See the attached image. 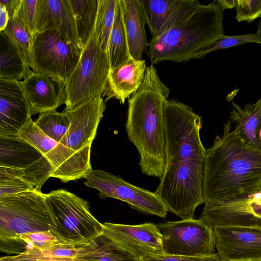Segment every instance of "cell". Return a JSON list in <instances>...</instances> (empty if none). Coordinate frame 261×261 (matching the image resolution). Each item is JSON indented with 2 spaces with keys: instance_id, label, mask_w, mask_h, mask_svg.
<instances>
[{
  "instance_id": "obj_26",
  "label": "cell",
  "mask_w": 261,
  "mask_h": 261,
  "mask_svg": "<svg viewBox=\"0 0 261 261\" xmlns=\"http://www.w3.org/2000/svg\"><path fill=\"white\" fill-rule=\"evenodd\" d=\"M108 55L110 69L117 67L131 57L121 0L117 1L114 21L109 40Z\"/></svg>"
},
{
  "instance_id": "obj_4",
  "label": "cell",
  "mask_w": 261,
  "mask_h": 261,
  "mask_svg": "<svg viewBox=\"0 0 261 261\" xmlns=\"http://www.w3.org/2000/svg\"><path fill=\"white\" fill-rule=\"evenodd\" d=\"M223 11L217 1L200 4L178 24L152 38L147 51L151 65L200 59L202 53L224 35Z\"/></svg>"
},
{
  "instance_id": "obj_19",
  "label": "cell",
  "mask_w": 261,
  "mask_h": 261,
  "mask_svg": "<svg viewBox=\"0 0 261 261\" xmlns=\"http://www.w3.org/2000/svg\"><path fill=\"white\" fill-rule=\"evenodd\" d=\"M36 33L54 30L83 50L69 0H38Z\"/></svg>"
},
{
  "instance_id": "obj_6",
  "label": "cell",
  "mask_w": 261,
  "mask_h": 261,
  "mask_svg": "<svg viewBox=\"0 0 261 261\" xmlns=\"http://www.w3.org/2000/svg\"><path fill=\"white\" fill-rule=\"evenodd\" d=\"M110 70L108 53L101 47L94 32L83 48L76 65L65 81V109L72 110L102 97Z\"/></svg>"
},
{
  "instance_id": "obj_11",
  "label": "cell",
  "mask_w": 261,
  "mask_h": 261,
  "mask_svg": "<svg viewBox=\"0 0 261 261\" xmlns=\"http://www.w3.org/2000/svg\"><path fill=\"white\" fill-rule=\"evenodd\" d=\"M163 236L166 254L185 256H206L215 253L214 228L200 218L159 223Z\"/></svg>"
},
{
  "instance_id": "obj_37",
  "label": "cell",
  "mask_w": 261,
  "mask_h": 261,
  "mask_svg": "<svg viewBox=\"0 0 261 261\" xmlns=\"http://www.w3.org/2000/svg\"><path fill=\"white\" fill-rule=\"evenodd\" d=\"M140 261H221V259L219 254L217 253L210 256L197 257L164 254L148 257Z\"/></svg>"
},
{
  "instance_id": "obj_21",
  "label": "cell",
  "mask_w": 261,
  "mask_h": 261,
  "mask_svg": "<svg viewBox=\"0 0 261 261\" xmlns=\"http://www.w3.org/2000/svg\"><path fill=\"white\" fill-rule=\"evenodd\" d=\"M124 22L129 52L132 58L142 60L148 43L145 32L146 24L140 0H121Z\"/></svg>"
},
{
  "instance_id": "obj_27",
  "label": "cell",
  "mask_w": 261,
  "mask_h": 261,
  "mask_svg": "<svg viewBox=\"0 0 261 261\" xmlns=\"http://www.w3.org/2000/svg\"><path fill=\"white\" fill-rule=\"evenodd\" d=\"M82 49L94 32L99 0H69Z\"/></svg>"
},
{
  "instance_id": "obj_17",
  "label": "cell",
  "mask_w": 261,
  "mask_h": 261,
  "mask_svg": "<svg viewBox=\"0 0 261 261\" xmlns=\"http://www.w3.org/2000/svg\"><path fill=\"white\" fill-rule=\"evenodd\" d=\"M53 170L44 156L25 168L0 166V197L26 191L41 192L42 186L50 177Z\"/></svg>"
},
{
  "instance_id": "obj_32",
  "label": "cell",
  "mask_w": 261,
  "mask_h": 261,
  "mask_svg": "<svg viewBox=\"0 0 261 261\" xmlns=\"http://www.w3.org/2000/svg\"><path fill=\"white\" fill-rule=\"evenodd\" d=\"M1 32L18 48L29 65L33 38L16 13L10 18L7 26Z\"/></svg>"
},
{
  "instance_id": "obj_34",
  "label": "cell",
  "mask_w": 261,
  "mask_h": 261,
  "mask_svg": "<svg viewBox=\"0 0 261 261\" xmlns=\"http://www.w3.org/2000/svg\"><path fill=\"white\" fill-rule=\"evenodd\" d=\"M234 8L238 22H251L261 17V0H236Z\"/></svg>"
},
{
  "instance_id": "obj_8",
  "label": "cell",
  "mask_w": 261,
  "mask_h": 261,
  "mask_svg": "<svg viewBox=\"0 0 261 261\" xmlns=\"http://www.w3.org/2000/svg\"><path fill=\"white\" fill-rule=\"evenodd\" d=\"M82 52L56 30L37 32L33 38L29 66L34 72L48 75L65 84Z\"/></svg>"
},
{
  "instance_id": "obj_30",
  "label": "cell",
  "mask_w": 261,
  "mask_h": 261,
  "mask_svg": "<svg viewBox=\"0 0 261 261\" xmlns=\"http://www.w3.org/2000/svg\"><path fill=\"white\" fill-rule=\"evenodd\" d=\"M36 125L47 136L60 143L67 132L70 121L64 113L51 110L40 114L35 121Z\"/></svg>"
},
{
  "instance_id": "obj_15",
  "label": "cell",
  "mask_w": 261,
  "mask_h": 261,
  "mask_svg": "<svg viewBox=\"0 0 261 261\" xmlns=\"http://www.w3.org/2000/svg\"><path fill=\"white\" fill-rule=\"evenodd\" d=\"M31 115L21 82L0 79V136H18Z\"/></svg>"
},
{
  "instance_id": "obj_1",
  "label": "cell",
  "mask_w": 261,
  "mask_h": 261,
  "mask_svg": "<svg viewBox=\"0 0 261 261\" xmlns=\"http://www.w3.org/2000/svg\"><path fill=\"white\" fill-rule=\"evenodd\" d=\"M163 110L166 165L154 192L168 212L183 220L193 219L197 207L204 203L206 149L200 136L202 118L190 106L174 99H165Z\"/></svg>"
},
{
  "instance_id": "obj_36",
  "label": "cell",
  "mask_w": 261,
  "mask_h": 261,
  "mask_svg": "<svg viewBox=\"0 0 261 261\" xmlns=\"http://www.w3.org/2000/svg\"><path fill=\"white\" fill-rule=\"evenodd\" d=\"M247 213L248 225L261 227V191L248 197Z\"/></svg>"
},
{
  "instance_id": "obj_38",
  "label": "cell",
  "mask_w": 261,
  "mask_h": 261,
  "mask_svg": "<svg viewBox=\"0 0 261 261\" xmlns=\"http://www.w3.org/2000/svg\"><path fill=\"white\" fill-rule=\"evenodd\" d=\"M21 2V0H0V3L5 6L10 18L14 15Z\"/></svg>"
},
{
  "instance_id": "obj_20",
  "label": "cell",
  "mask_w": 261,
  "mask_h": 261,
  "mask_svg": "<svg viewBox=\"0 0 261 261\" xmlns=\"http://www.w3.org/2000/svg\"><path fill=\"white\" fill-rule=\"evenodd\" d=\"M146 68L145 60H136L130 57L120 65L110 69L102 95L106 96L105 101L115 98L123 105L140 87Z\"/></svg>"
},
{
  "instance_id": "obj_5",
  "label": "cell",
  "mask_w": 261,
  "mask_h": 261,
  "mask_svg": "<svg viewBox=\"0 0 261 261\" xmlns=\"http://www.w3.org/2000/svg\"><path fill=\"white\" fill-rule=\"evenodd\" d=\"M52 223L49 231L63 244H90L102 235L103 225L91 213L89 203L66 190L45 194Z\"/></svg>"
},
{
  "instance_id": "obj_29",
  "label": "cell",
  "mask_w": 261,
  "mask_h": 261,
  "mask_svg": "<svg viewBox=\"0 0 261 261\" xmlns=\"http://www.w3.org/2000/svg\"><path fill=\"white\" fill-rule=\"evenodd\" d=\"M72 257L70 248L59 243L49 250L32 249L18 255L2 256L0 261H77Z\"/></svg>"
},
{
  "instance_id": "obj_13",
  "label": "cell",
  "mask_w": 261,
  "mask_h": 261,
  "mask_svg": "<svg viewBox=\"0 0 261 261\" xmlns=\"http://www.w3.org/2000/svg\"><path fill=\"white\" fill-rule=\"evenodd\" d=\"M105 109V101L100 96L74 109H65L63 112L68 117L70 124L60 144L90 156L91 144Z\"/></svg>"
},
{
  "instance_id": "obj_23",
  "label": "cell",
  "mask_w": 261,
  "mask_h": 261,
  "mask_svg": "<svg viewBox=\"0 0 261 261\" xmlns=\"http://www.w3.org/2000/svg\"><path fill=\"white\" fill-rule=\"evenodd\" d=\"M43 156L19 136H0V166L25 168Z\"/></svg>"
},
{
  "instance_id": "obj_9",
  "label": "cell",
  "mask_w": 261,
  "mask_h": 261,
  "mask_svg": "<svg viewBox=\"0 0 261 261\" xmlns=\"http://www.w3.org/2000/svg\"><path fill=\"white\" fill-rule=\"evenodd\" d=\"M18 136L48 160L54 169L50 177L67 182L84 177L92 169L90 156L75 152L47 136L32 118Z\"/></svg>"
},
{
  "instance_id": "obj_14",
  "label": "cell",
  "mask_w": 261,
  "mask_h": 261,
  "mask_svg": "<svg viewBox=\"0 0 261 261\" xmlns=\"http://www.w3.org/2000/svg\"><path fill=\"white\" fill-rule=\"evenodd\" d=\"M214 231L221 261H261V227L218 226Z\"/></svg>"
},
{
  "instance_id": "obj_33",
  "label": "cell",
  "mask_w": 261,
  "mask_h": 261,
  "mask_svg": "<svg viewBox=\"0 0 261 261\" xmlns=\"http://www.w3.org/2000/svg\"><path fill=\"white\" fill-rule=\"evenodd\" d=\"M38 0H21L15 13L27 29L32 38L36 34Z\"/></svg>"
},
{
  "instance_id": "obj_16",
  "label": "cell",
  "mask_w": 261,
  "mask_h": 261,
  "mask_svg": "<svg viewBox=\"0 0 261 261\" xmlns=\"http://www.w3.org/2000/svg\"><path fill=\"white\" fill-rule=\"evenodd\" d=\"M152 38L158 37L188 17L200 4L197 0H140Z\"/></svg>"
},
{
  "instance_id": "obj_35",
  "label": "cell",
  "mask_w": 261,
  "mask_h": 261,
  "mask_svg": "<svg viewBox=\"0 0 261 261\" xmlns=\"http://www.w3.org/2000/svg\"><path fill=\"white\" fill-rule=\"evenodd\" d=\"M247 43H256V34L251 33L236 36L224 35L216 40L208 49L202 53L200 58L218 49H225Z\"/></svg>"
},
{
  "instance_id": "obj_12",
  "label": "cell",
  "mask_w": 261,
  "mask_h": 261,
  "mask_svg": "<svg viewBox=\"0 0 261 261\" xmlns=\"http://www.w3.org/2000/svg\"><path fill=\"white\" fill-rule=\"evenodd\" d=\"M102 224V235L139 260L165 254L163 234L157 225L153 223L137 225L110 222Z\"/></svg>"
},
{
  "instance_id": "obj_18",
  "label": "cell",
  "mask_w": 261,
  "mask_h": 261,
  "mask_svg": "<svg viewBox=\"0 0 261 261\" xmlns=\"http://www.w3.org/2000/svg\"><path fill=\"white\" fill-rule=\"evenodd\" d=\"M32 115L56 110L66 102L65 84L33 71L21 82Z\"/></svg>"
},
{
  "instance_id": "obj_24",
  "label": "cell",
  "mask_w": 261,
  "mask_h": 261,
  "mask_svg": "<svg viewBox=\"0 0 261 261\" xmlns=\"http://www.w3.org/2000/svg\"><path fill=\"white\" fill-rule=\"evenodd\" d=\"M32 71L18 48L0 32V79L19 81Z\"/></svg>"
},
{
  "instance_id": "obj_41",
  "label": "cell",
  "mask_w": 261,
  "mask_h": 261,
  "mask_svg": "<svg viewBox=\"0 0 261 261\" xmlns=\"http://www.w3.org/2000/svg\"><path fill=\"white\" fill-rule=\"evenodd\" d=\"M256 36V43L261 44V21L257 24V30L255 33Z\"/></svg>"
},
{
  "instance_id": "obj_42",
  "label": "cell",
  "mask_w": 261,
  "mask_h": 261,
  "mask_svg": "<svg viewBox=\"0 0 261 261\" xmlns=\"http://www.w3.org/2000/svg\"><path fill=\"white\" fill-rule=\"evenodd\" d=\"M235 261H256V260H235Z\"/></svg>"
},
{
  "instance_id": "obj_31",
  "label": "cell",
  "mask_w": 261,
  "mask_h": 261,
  "mask_svg": "<svg viewBox=\"0 0 261 261\" xmlns=\"http://www.w3.org/2000/svg\"><path fill=\"white\" fill-rule=\"evenodd\" d=\"M97 241V247L86 261H140L103 235Z\"/></svg>"
},
{
  "instance_id": "obj_3",
  "label": "cell",
  "mask_w": 261,
  "mask_h": 261,
  "mask_svg": "<svg viewBox=\"0 0 261 261\" xmlns=\"http://www.w3.org/2000/svg\"><path fill=\"white\" fill-rule=\"evenodd\" d=\"M169 88L160 79L153 65L147 67L139 89L128 99L125 128L136 147L142 172L161 179L166 159V133L163 103Z\"/></svg>"
},
{
  "instance_id": "obj_2",
  "label": "cell",
  "mask_w": 261,
  "mask_h": 261,
  "mask_svg": "<svg viewBox=\"0 0 261 261\" xmlns=\"http://www.w3.org/2000/svg\"><path fill=\"white\" fill-rule=\"evenodd\" d=\"M231 121L223 125L206 149L204 203L229 200L261 191V150L249 146L234 129Z\"/></svg>"
},
{
  "instance_id": "obj_10",
  "label": "cell",
  "mask_w": 261,
  "mask_h": 261,
  "mask_svg": "<svg viewBox=\"0 0 261 261\" xmlns=\"http://www.w3.org/2000/svg\"><path fill=\"white\" fill-rule=\"evenodd\" d=\"M84 178L87 187L99 191L100 198L120 200L146 215L162 218L167 215L168 210L157 194L132 185L120 176L102 170L92 169Z\"/></svg>"
},
{
  "instance_id": "obj_7",
  "label": "cell",
  "mask_w": 261,
  "mask_h": 261,
  "mask_svg": "<svg viewBox=\"0 0 261 261\" xmlns=\"http://www.w3.org/2000/svg\"><path fill=\"white\" fill-rule=\"evenodd\" d=\"M52 219L41 192L0 197V241L22 233L48 231Z\"/></svg>"
},
{
  "instance_id": "obj_25",
  "label": "cell",
  "mask_w": 261,
  "mask_h": 261,
  "mask_svg": "<svg viewBox=\"0 0 261 261\" xmlns=\"http://www.w3.org/2000/svg\"><path fill=\"white\" fill-rule=\"evenodd\" d=\"M61 243L49 231L22 233L18 237L0 241V250L8 254L18 255L28 250H49Z\"/></svg>"
},
{
  "instance_id": "obj_28",
  "label": "cell",
  "mask_w": 261,
  "mask_h": 261,
  "mask_svg": "<svg viewBox=\"0 0 261 261\" xmlns=\"http://www.w3.org/2000/svg\"><path fill=\"white\" fill-rule=\"evenodd\" d=\"M117 1L118 0H99L98 2L94 34L101 47L107 53Z\"/></svg>"
},
{
  "instance_id": "obj_39",
  "label": "cell",
  "mask_w": 261,
  "mask_h": 261,
  "mask_svg": "<svg viewBox=\"0 0 261 261\" xmlns=\"http://www.w3.org/2000/svg\"><path fill=\"white\" fill-rule=\"evenodd\" d=\"M9 19L10 17L5 6L0 3V32L5 29Z\"/></svg>"
},
{
  "instance_id": "obj_40",
  "label": "cell",
  "mask_w": 261,
  "mask_h": 261,
  "mask_svg": "<svg viewBox=\"0 0 261 261\" xmlns=\"http://www.w3.org/2000/svg\"><path fill=\"white\" fill-rule=\"evenodd\" d=\"M217 1L224 10L226 9H231L235 7L234 0H218Z\"/></svg>"
},
{
  "instance_id": "obj_22",
  "label": "cell",
  "mask_w": 261,
  "mask_h": 261,
  "mask_svg": "<svg viewBox=\"0 0 261 261\" xmlns=\"http://www.w3.org/2000/svg\"><path fill=\"white\" fill-rule=\"evenodd\" d=\"M231 104L229 118L235 124L234 129L246 144L261 150V96L243 108L233 101Z\"/></svg>"
}]
</instances>
